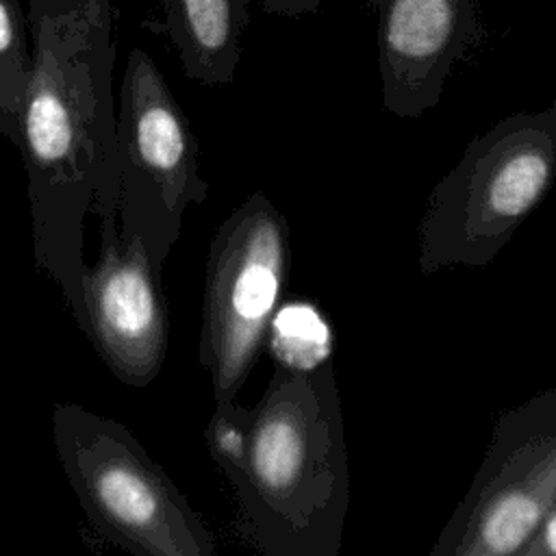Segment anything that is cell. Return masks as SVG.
I'll return each instance as SVG.
<instances>
[{
  "mask_svg": "<svg viewBox=\"0 0 556 556\" xmlns=\"http://www.w3.org/2000/svg\"><path fill=\"white\" fill-rule=\"evenodd\" d=\"M119 230L137 235L159 269L182 232L191 204L208 195L200 143L152 56L132 48L117 111Z\"/></svg>",
  "mask_w": 556,
  "mask_h": 556,
  "instance_id": "8992f818",
  "label": "cell"
},
{
  "mask_svg": "<svg viewBox=\"0 0 556 556\" xmlns=\"http://www.w3.org/2000/svg\"><path fill=\"white\" fill-rule=\"evenodd\" d=\"M76 324L119 382L148 387L159 376L169 341L163 269L137 235L119 230L117 215L100 219V252L83 276Z\"/></svg>",
  "mask_w": 556,
  "mask_h": 556,
  "instance_id": "ba28073f",
  "label": "cell"
},
{
  "mask_svg": "<svg viewBox=\"0 0 556 556\" xmlns=\"http://www.w3.org/2000/svg\"><path fill=\"white\" fill-rule=\"evenodd\" d=\"M165 13L185 76L206 87L230 85L250 24L245 0H165Z\"/></svg>",
  "mask_w": 556,
  "mask_h": 556,
  "instance_id": "30bf717a",
  "label": "cell"
},
{
  "mask_svg": "<svg viewBox=\"0 0 556 556\" xmlns=\"http://www.w3.org/2000/svg\"><path fill=\"white\" fill-rule=\"evenodd\" d=\"M33 76V46L17 0H0V132L15 148Z\"/></svg>",
  "mask_w": 556,
  "mask_h": 556,
  "instance_id": "8fae6325",
  "label": "cell"
},
{
  "mask_svg": "<svg viewBox=\"0 0 556 556\" xmlns=\"http://www.w3.org/2000/svg\"><path fill=\"white\" fill-rule=\"evenodd\" d=\"M289 267V222L254 191L217 226L206 254L198 356L215 404L237 400L258 363Z\"/></svg>",
  "mask_w": 556,
  "mask_h": 556,
  "instance_id": "5b68a950",
  "label": "cell"
},
{
  "mask_svg": "<svg viewBox=\"0 0 556 556\" xmlns=\"http://www.w3.org/2000/svg\"><path fill=\"white\" fill-rule=\"evenodd\" d=\"M267 343L274 348L276 365L306 371L330 361L332 330L313 304L293 302L278 308Z\"/></svg>",
  "mask_w": 556,
  "mask_h": 556,
  "instance_id": "7c38bea8",
  "label": "cell"
},
{
  "mask_svg": "<svg viewBox=\"0 0 556 556\" xmlns=\"http://www.w3.org/2000/svg\"><path fill=\"white\" fill-rule=\"evenodd\" d=\"M267 15L278 17H304L321 9L324 0H258Z\"/></svg>",
  "mask_w": 556,
  "mask_h": 556,
  "instance_id": "5bb4252c",
  "label": "cell"
},
{
  "mask_svg": "<svg viewBox=\"0 0 556 556\" xmlns=\"http://www.w3.org/2000/svg\"><path fill=\"white\" fill-rule=\"evenodd\" d=\"M204 443L235 502L239 539L263 556H337L350 508L332 361L276 365L254 408L215 404Z\"/></svg>",
  "mask_w": 556,
  "mask_h": 556,
  "instance_id": "7a4b0ae2",
  "label": "cell"
},
{
  "mask_svg": "<svg viewBox=\"0 0 556 556\" xmlns=\"http://www.w3.org/2000/svg\"><path fill=\"white\" fill-rule=\"evenodd\" d=\"M52 441L87 523L102 541L139 556L215 554L204 519L124 424L76 402H56Z\"/></svg>",
  "mask_w": 556,
  "mask_h": 556,
  "instance_id": "277c9868",
  "label": "cell"
},
{
  "mask_svg": "<svg viewBox=\"0 0 556 556\" xmlns=\"http://www.w3.org/2000/svg\"><path fill=\"white\" fill-rule=\"evenodd\" d=\"M556 504V387L497 415L432 556H519Z\"/></svg>",
  "mask_w": 556,
  "mask_h": 556,
  "instance_id": "52a82bcc",
  "label": "cell"
},
{
  "mask_svg": "<svg viewBox=\"0 0 556 556\" xmlns=\"http://www.w3.org/2000/svg\"><path fill=\"white\" fill-rule=\"evenodd\" d=\"M519 556H556V504L543 517Z\"/></svg>",
  "mask_w": 556,
  "mask_h": 556,
  "instance_id": "4fadbf2b",
  "label": "cell"
},
{
  "mask_svg": "<svg viewBox=\"0 0 556 556\" xmlns=\"http://www.w3.org/2000/svg\"><path fill=\"white\" fill-rule=\"evenodd\" d=\"M556 180V98L473 137L432 187L417 228L419 271L486 267Z\"/></svg>",
  "mask_w": 556,
  "mask_h": 556,
  "instance_id": "3957f363",
  "label": "cell"
},
{
  "mask_svg": "<svg viewBox=\"0 0 556 556\" xmlns=\"http://www.w3.org/2000/svg\"><path fill=\"white\" fill-rule=\"evenodd\" d=\"M378 15L382 106L421 117L437 106L452 70L480 41L476 0H369Z\"/></svg>",
  "mask_w": 556,
  "mask_h": 556,
  "instance_id": "9c48e42d",
  "label": "cell"
},
{
  "mask_svg": "<svg viewBox=\"0 0 556 556\" xmlns=\"http://www.w3.org/2000/svg\"><path fill=\"white\" fill-rule=\"evenodd\" d=\"M33 76L20 117V152L37 269L80 315L85 217L117 215V115L113 50L93 46L80 9L33 0Z\"/></svg>",
  "mask_w": 556,
  "mask_h": 556,
  "instance_id": "6da1fadb",
  "label": "cell"
}]
</instances>
